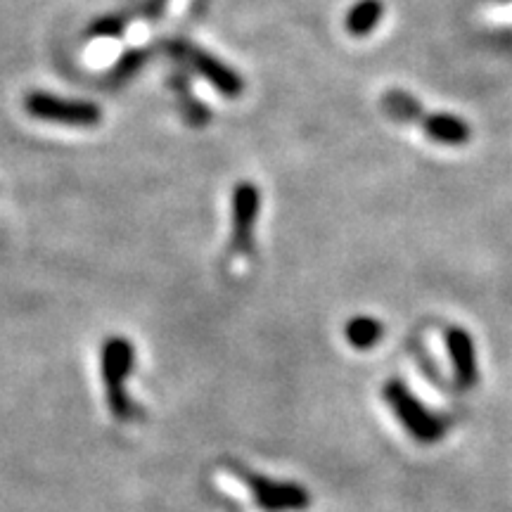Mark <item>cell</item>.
<instances>
[{
  "mask_svg": "<svg viewBox=\"0 0 512 512\" xmlns=\"http://www.w3.org/2000/svg\"><path fill=\"white\" fill-rule=\"evenodd\" d=\"M128 19L124 15H110L102 17L91 27V36H105V38H117L126 31Z\"/></svg>",
  "mask_w": 512,
  "mask_h": 512,
  "instance_id": "obj_13",
  "label": "cell"
},
{
  "mask_svg": "<svg viewBox=\"0 0 512 512\" xmlns=\"http://www.w3.org/2000/svg\"><path fill=\"white\" fill-rule=\"evenodd\" d=\"M256 216H259V190L254 183H238L233 192V238H230L235 254H252Z\"/></svg>",
  "mask_w": 512,
  "mask_h": 512,
  "instance_id": "obj_6",
  "label": "cell"
},
{
  "mask_svg": "<svg viewBox=\"0 0 512 512\" xmlns=\"http://www.w3.org/2000/svg\"><path fill=\"white\" fill-rule=\"evenodd\" d=\"M344 335H347L351 347L368 351L380 344V339L384 337V325L373 316H354L349 318Z\"/></svg>",
  "mask_w": 512,
  "mask_h": 512,
  "instance_id": "obj_9",
  "label": "cell"
},
{
  "mask_svg": "<svg viewBox=\"0 0 512 512\" xmlns=\"http://www.w3.org/2000/svg\"><path fill=\"white\" fill-rule=\"evenodd\" d=\"M171 53H174L178 60L188 62L197 74L204 76V79H207L221 95H226V98H240L242 91H245V81L240 79L238 72H233L228 64L216 60L214 55L204 53V50L181 41L171 43Z\"/></svg>",
  "mask_w": 512,
  "mask_h": 512,
  "instance_id": "obj_5",
  "label": "cell"
},
{
  "mask_svg": "<svg viewBox=\"0 0 512 512\" xmlns=\"http://www.w3.org/2000/svg\"><path fill=\"white\" fill-rule=\"evenodd\" d=\"M166 3H169V0H147V3H145V15L150 17V19H157L166 10Z\"/></svg>",
  "mask_w": 512,
  "mask_h": 512,
  "instance_id": "obj_14",
  "label": "cell"
},
{
  "mask_svg": "<svg viewBox=\"0 0 512 512\" xmlns=\"http://www.w3.org/2000/svg\"><path fill=\"white\" fill-rule=\"evenodd\" d=\"M446 349L451 356L453 375H456L458 389H472L479 380V363L475 339L463 328H451L446 332Z\"/></svg>",
  "mask_w": 512,
  "mask_h": 512,
  "instance_id": "obj_7",
  "label": "cell"
},
{
  "mask_svg": "<svg viewBox=\"0 0 512 512\" xmlns=\"http://www.w3.org/2000/svg\"><path fill=\"white\" fill-rule=\"evenodd\" d=\"M382 107L389 117L403 124H420V119L425 117V110L411 93L406 91H389L382 98Z\"/></svg>",
  "mask_w": 512,
  "mask_h": 512,
  "instance_id": "obj_11",
  "label": "cell"
},
{
  "mask_svg": "<svg viewBox=\"0 0 512 512\" xmlns=\"http://www.w3.org/2000/svg\"><path fill=\"white\" fill-rule=\"evenodd\" d=\"M382 396L387 401V406L394 411L396 420L403 425V430L411 434L413 441L430 446L446 437L448 420L432 413L425 403L415 399V394L401 380L394 377V380L384 384Z\"/></svg>",
  "mask_w": 512,
  "mask_h": 512,
  "instance_id": "obj_2",
  "label": "cell"
},
{
  "mask_svg": "<svg viewBox=\"0 0 512 512\" xmlns=\"http://www.w3.org/2000/svg\"><path fill=\"white\" fill-rule=\"evenodd\" d=\"M420 126L422 131H425V136L434 140V143H441V145H465L470 143L472 138V131L470 126H467L465 119L456 117V114H448V112H437V114H427L420 119Z\"/></svg>",
  "mask_w": 512,
  "mask_h": 512,
  "instance_id": "obj_8",
  "label": "cell"
},
{
  "mask_svg": "<svg viewBox=\"0 0 512 512\" xmlns=\"http://www.w3.org/2000/svg\"><path fill=\"white\" fill-rule=\"evenodd\" d=\"M384 15L382 0H358L347 15V31L351 36H368Z\"/></svg>",
  "mask_w": 512,
  "mask_h": 512,
  "instance_id": "obj_10",
  "label": "cell"
},
{
  "mask_svg": "<svg viewBox=\"0 0 512 512\" xmlns=\"http://www.w3.org/2000/svg\"><path fill=\"white\" fill-rule=\"evenodd\" d=\"M24 107L34 119L64 126H95L102 121V110L95 102L64 100L50 93H29Z\"/></svg>",
  "mask_w": 512,
  "mask_h": 512,
  "instance_id": "obj_4",
  "label": "cell"
},
{
  "mask_svg": "<svg viewBox=\"0 0 512 512\" xmlns=\"http://www.w3.org/2000/svg\"><path fill=\"white\" fill-rule=\"evenodd\" d=\"M226 467L247 486L254 503L266 512H302L311 505L309 489L297 482H280L249 470L238 460H228Z\"/></svg>",
  "mask_w": 512,
  "mask_h": 512,
  "instance_id": "obj_3",
  "label": "cell"
},
{
  "mask_svg": "<svg viewBox=\"0 0 512 512\" xmlns=\"http://www.w3.org/2000/svg\"><path fill=\"white\" fill-rule=\"evenodd\" d=\"M147 57H150V53H147V50H128V53L121 55V60L114 64V69H112V74H110L112 83H117V86H119V83H124V81L131 79V76L136 74L138 69L147 62Z\"/></svg>",
  "mask_w": 512,
  "mask_h": 512,
  "instance_id": "obj_12",
  "label": "cell"
},
{
  "mask_svg": "<svg viewBox=\"0 0 512 512\" xmlns=\"http://www.w3.org/2000/svg\"><path fill=\"white\" fill-rule=\"evenodd\" d=\"M136 370V347L126 337H107L100 354V373L105 382L107 408L119 422H143L145 411L126 392V377Z\"/></svg>",
  "mask_w": 512,
  "mask_h": 512,
  "instance_id": "obj_1",
  "label": "cell"
}]
</instances>
